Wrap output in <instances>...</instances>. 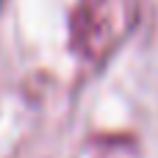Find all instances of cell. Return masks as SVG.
I'll use <instances>...</instances> for the list:
<instances>
[{"label": "cell", "mask_w": 158, "mask_h": 158, "mask_svg": "<svg viewBox=\"0 0 158 158\" xmlns=\"http://www.w3.org/2000/svg\"><path fill=\"white\" fill-rule=\"evenodd\" d=\"M6 3H8V0H0V11H3V8H6Z\"/></svg>", "instance_id": "6da1fadb"}]
</instances>
